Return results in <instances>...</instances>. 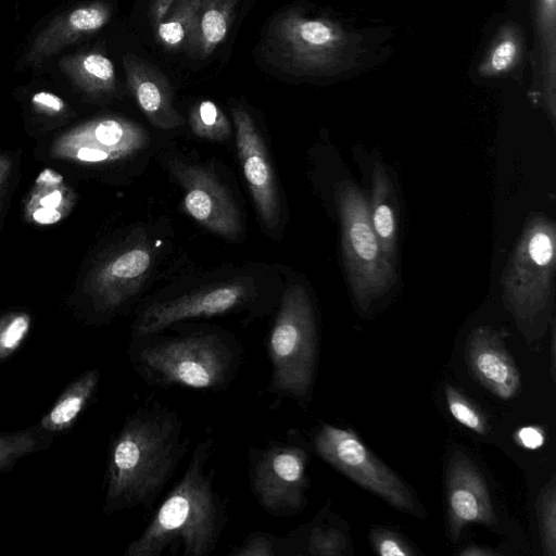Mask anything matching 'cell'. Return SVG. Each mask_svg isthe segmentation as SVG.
I'll use <instances>...</instances> for the list:
<instances>
[{
    "label": "cell",
    "mask_w": 556,
    "mask_h": 556,
    "mask_svg": "<svg viewBox=\"0 0 556 556\" xmlns=\"http://www.w3.org/2000/svg\"><path fill=\"white\" fill-rule=\"evenodd\" d=\"M31 317L28 313L16 311L0 318V361L10 357L28 334Z\"/></svg>",
    "instance_id": "30"
},
{
    "label": "cell",
    "mask_w": 556,
    "mask_h": 556,
    "mask_svg": "<svg viewBox=\"0 0 556 556\" xmlns=\"http://www.w3.org/2000/svg\"><path fill=\"white\" fill-rule=\"evenodd\" d=\"M75 204V193L53 169H43L30 189L24 213L27 222L48 226L65 218Z\"/></svg>",
    "instance_id": "20"
},
{
    "label": "cell",
    "mask_w": 556,
    "mask_h": 556,
    "mask_svg": "<svg viewBox=\"0 0 556 556\" xmlns=\"http://www.w3.org/2000/svg\"><path fill=\"white\" fill-rule=\"evenodd\" d=\"M525 35L514 22L503 24L482 56L477 73L481 77H496L515 70L525 53Z\"/></svg>",
    "instance_id": "25"
},
{
    "label": "cell",
    "mask_w": 556,
    "mask_h": 556,
    "mask_svg": "<svg viewBox=\"0 0 556 556\" xmlns=\"http://www.w3.org/2000/svg\"><path fill=\"white\" fill-rule=\"evenodd\" d=\"M539 86L554 123L556 104V0H534Z\"/></svg>",
    "instance_id": "21"
},
{
    "label": "cell",
    "mask_w": 556,
    "mask_h": 556,
    "mask_svg": "<svg viewBox=\"0 0 556 556\" xmlns=\"http://www.w3.org/2000/svg\"><path fill=\"white\" fill-rule=\"evenodd\" d=\"M214 440L207 438L193 450L179 481L164 498L125 556H208L227 523L225 503L215 485Z\"/></svg>",
    "instance_id": "2"
},
{
    "label": "cell",
    "mask_w": 556,
    "mask_h": 556,
    "mask_svg": "<svg viewBox=\"0 0 556 556\" xmlns=\"http://www.w3.org/2000/svg\"><path fill=\"white\" fill-rule=\"evenodd\" d=\"M175 0H152L149 7V20L155 30L165 21L172 10Z\"/></svg>",
    "instance_id": "37"
},
{
    "label": "cell",
    "mask_w": 556,
    "mask_h": 556,
    "mask_svg": "<svg viewBox=\"0 0 556 556\" xmlns=\"http://www.w3.org/2000/svg\"><path fill=\"white\" fill-rule=\"evenodd\" d=\"M317 454L350 479L397 509L415 514L406 484L378 459L351 430L323 425L314 437Z\"/></svg>",
    "instance_id": "9"
},
{
    "label": "cell",
    "mask_w": 556,
    "mask_h": 556,
    "mask_svg": "<svg viewBox=\"0 0 556 556\" xmlns=\"http://www.w3.org/2000/svg\"><path fill=\"white\" fill-rule=\"evenodd\" d=\"M318 351L317 324L306 290L286 289L267 340L271 365L267 391L303 405L312 392Z\"/></svg>",
    "instance_id": "5"
},
{
    "label": "cell",
    "mask_w": 556,
    "mask_h": 556,
    "mask_svg": "<svg viewBox=\"0 0 556 556\" xmlns=\"http://www.w3.org/2000/svg\"><path fill=\"white\" fill-rule=\"evenodd\" d=\"M152 266L149 245H125L103 260L87 280V292L103 312L117 309L141 288Z\"/></svg>",
    "instance_id": "14"
},
{
    "label": "cell",
    "mask_w": 556,
    "mask_h": 556,
    "mask_svg": "<svg viewBox=\"0 0 556 556\" xmlns=\"http://www.w3.org/2000/svg\"><path fill=\"white\" fill-rule=\"evenodd\" d=\"M123 66L129 90L154 127L168 130L186 124L173 104L169 80L156 66L135 53L124 54Z\"/></svg>",
    "instance_id": "18"
},
{
    "label": "cell",
    "mask_w": 556,
    "mask_h": 556,
    "mask_svg": "<svg viewBox=\"0 0 556 556\" xmlns=\"http://www.w3.org/2000/svg\"><path fill=\"white\" fill-rule=\"evenodd\" d=\"M239 0H205L191 24L184 49L193 60L207 58L227 37Z\"/></svg>",
    "instance_id": "19"
},
{
    "label": "cell",
    "mask_w": 556,
    "mask_h": 556,
    "mask_svg": "<svg viewBox=\"0 0 556 556\" xmlns=\"http://www.w3.org/2000/svg\"><path fill=\"white\" fill-rule=\"evenodd\" d=\"M169 170L184 190L188 214L210 231L229 240L242 235V223L229 191L204 166L169 162Z\"/></svg>",
    "instance_id": "12"
},
{
    "label": "cell",
    "mask_w": 556,
    "mask_h": 556,
    "mask_svg": "<svg viewBox=\"0 0 556 556\" xmlns=\"http://www.w3.org/2000/svg\"><path fill=\"white\" fill-rule=\"evenodd\" d=\"M518 442L526 448H538L544 442V434L539 427L527 426L522 427L516 433Z\"/></svg>",
    "instance_id": "36"
},
{
    "label": "cell",
    "mask_w": 556,
    "mask_h": 556,
    "mask_svg": "<svg viewBox=\"0 0 556 556\" xmlns=\"http://www.w3.org/2000/svg\"><path fill=\"white\" fill-rule=\"evenodd\" d=\"M447 513L450 534L457 540L469 523L495 522L493 504L488 485L471 462L462 451H456L446 472Z\"/></svg>",
    "instance_id": "15"
},
{
    "label": "cell",
    "mask_w": 556,
    "mask_h": 556,
    "mask_svg": "<svg viewBox=\"0 0 556 556\" xmlns=\"http://www.w3.org/2000/svg\"><path fill=\"white\" fill-rule=\"evenodd\" d=\"M249 477L253 495L268 514L287 517L305 506L307 452L289 442L252 448Z\"/></svg>",
    "instance_id": "8"
},
{
    "label": "cell",
    "mask_w": 556,
    "mask_h": 556,
    "mask_svg": "<svg viewBox=\"0 0 556 556\" xmlns=\"http://www.w3.org/2000/svg\"><path fill=\"white\" fill-rule=\"evenodd\" d=\"M371 542L376 552L381 556L414 555L410 547L399 535L384 529L372 531Z\"/></svg>",
    "instance_id": "34"
},
{
    "label": "cell",
    "mask_w": 556,
    "mask_h": 556,
    "mask_svg": "<svg viewBox=\"0 0 556 556\" xmlns=\"http://www.w3.org/2000/svg\"><path fill=\"white\" fill-rule=\"evenodd\" d=\"M205 0H175L167 17L154 30L156 41L168 50L184 47L188 30Z\"/></svg>",
    "instance_id": "26"
},
{
    "label": "cell",
    "mask_w": 556,
    "mask_h": 556,
    "mask_svg": "<svg viewBox=\"0 0 556 556\" xmlns=\"http://www.w3.org/2000/svg\"><path fill=\"white\" fill-rule=\"evenodd\" d=\"M128 355L136 372L149 384L219 391L236 377L242 350L226 333L198 330L172 337H136Z\"/></svg>",
    "instance_id": "3"
},
{
    "label": "cell",
    "mask_w": 556,
    "mask_h": 556,
    "mask_svg": "<svg viewBox=\"0 0 556 556\" xmlns=\"http://www.w3.org/2000/svg\"><path fill=\"white\" fill-rule=\"evenodd\" d=\"M188 123L195 136L207 140L223 141L229 138L231 134L228 118L210 100L200 101L191 106Z\"/></svg>",
    "instance_id": "28"
},
{
    "label": "cell",
    "mask_w": 556,
    "mask_h": 556,
    "mask_svg": "<svg viewBox=\"0 0 556 556\" xmlns=\"http://www.w3.org/2000/svg\"><path fill=\"white\" fill-rule=\"evenodd\" d=\"M346 545L344 534L324 526H314L307 535L306 553L315 556H339Z\"/></svg>",
    "instance_id": "32"
},
{
    "label": "cell",
    "mask_w": 556,
    "mask_h": 556,
    "mask_svg": "<svg viewBox=\"0 0 556 556\" xmlns=\"http://www.w3.org/2000/svg\"><path fill=\"white\" fill-rule=\"evenodd\" d=\"M99 380L98 369L85 371L64 390L41 418L38 427L46 433L62 432L72 428L96 393Z\"/></svg>",
    "instance_id": "24"
},
{
    "label": "cell",
    "mask_w": 556,
    "mask_h": 556,
    "mask_svg": "<svg viewBox=\"0 0 556 556\" xmlns=\"http://www.w3.org/2000/svg\"><path fill=\"white\" fill-rule=\"evenodd\" d=\"M12 170V160L5 153H0V197L2 195Z\"/></svg>",
    "instance_id": "38"
},
{
    "label": "cell",
    "mask_w": 556,
    "mask_h": 556,
    "mask_svg": "<svg viewBox=\"0 0 556 556\" xmlns=\"http://www.w3.org/2000/svg\"><path fill=\"white\" fill-rule=\"evenodd\" d=\"M112 7L103 1L85 3L53 18L34 39L24 58V66L38 65L76 40L104 27Z\"/></svg>",
    "instance_id": "17"
},
{
    "label": "cell",
    "mask_w": 556,
    "mask_h": 556,
    "mask_svg": "<svg viewBox=\"0 0 556 556\" xmlns=\"http://www.w3.org/2000/svg\"><path fill=\"white\" fill-rule=\"evenodd\" d=\"M31 103L36 111L49 116L61 115L66 108L60 97L48 91H39L33 94Z\"/></svg>",
    "instance_id": "35"
},
{
    "label": "cell",
    "mask_w": 556,
    "mask_h": 556,
    "mask_svg": "<svg viewBox=\"0 0 556 556\" xmlns=\"http://www.w3.org/2000/svg\"><path fill=\"white\" fill-rule=\"evenodd\" d=\"M190 445L178 414L150 401L128 415L108 457L104 513L150 508Z\"/></svg>",
    "instance_id": "1"
},
{
    "label": "cell",
    "mask_w": 556,
    "mask_h": 556,
    "mask_svg": "<svg viewBox=\"0 0 556 556\" xmlns=\"http://www.w3.org/2000/svg\"><path fill=\"white\" fill-rule=\"evenodd\" d=\"M459 554L462 556H490L495 555L496 552L480 546H469L462 551Z\"/></svg>",
    "instance_id": "39"
},
{
    "label": "cell",
    "mask_w": 556,
    "mask_h": 556,
    "mask_svg": "<svg viewBox=\"0 0 556 556\" xmlns=\"http://www.w3.org/2000/svg\"><path fill=\"white\" fill-rule=\"evenodd\" d=\"M59 65L71 81L88 96H108L116 89L114 65L100 52L67 55L60 60Z\"/></svg>",
    "instance_id": "23"
},
{
    "label": "cell",
    "mask_w": 556,
    "mask_h": 556,
    "mask_svg": "<svg viewBox=\"0 0 556 556\" xmlns=\"http://www.w3.org/2000/svg\"><path fill=\"white\" fill-rule=\"evenodd\" d=\"M465 353L471 375L491 393L510 400L519 392V370L493 328H475L466 341Z\"/></svg>",
    "instance_id": "16"
},
{
    "label": "cell",
    "mask_w": 556,
    "mask_h": 556,
    "mask_svg": "<svg viewBox=\"0 0 556 556\" xmlns=\"http://www.w3.org/2000/svg\"><path fill=\"white\" fill-rule=\"evenodd\" d=\"M148 134L139 124L119 116L84 122L58 136L50 155L80 164H106L143 150Z\"/></svg>",
    "instance_id": "10"
},
{
    "label": "cell",
    "mask_w": 556,
    "mask_h": 556,
    "mask_svg": "<svg viewBox=\"0 0 556 556\" xmlns=\"http://www.w3.org/2000/svg\"><path fill=\"white\" fill-rule=\"evenodd\" d=\"M536 516L543 554L556 555V485L553 478L540 492L536 504Z\"/></svg>",
    "instance_id": "29"
},
{
    "label": "cell",
    "mask_w": 556,
    "mask_h": 556,
    "mask_svg": "<svg viewBox=\"0 0 556 556\" xmlns=\"http://www.w3.org/2000/svg\"><path fill=\"white\" fill-rule=\"evenodd\" d=\"M49 442L39 427L0 433V472L11 469L18 459L45 448Z\"/></svg>",
    "instance_id": "27"
},
{
    "label": "cell",
    "mask_w": 556,
    "mask_h": 556,
    "mask_svg": "<svg viewBox=\"0 0 556 556\" xmlns=\"http://www.w3.org/2000/svg\"><path fill=\"white\" fill-rule=\"evenodd\" d=\"M555 223L535 214L526 223L502 275L503 299L518 324L533 321L553 302Z\"/></svg>",
    "instance_id": "7"
},
{
    "label": "cell",
    "mask_w": 556,
    "mask_h": 556,
    "mask_svg": "<svg viewBox=\"0 0 556 556\" xmlns=\"http://www.w3.org/2000/svg\"><path fill=\"white\" fill-rule=\"evenodd\" d=\"M232 118L238 155L254 205L264 227L274 231L280 219V200L265 142L243 106L232 108Z\"/></svg>",
    "instance_id": "13"
},
{
    "label": "cell",
    "mask_w": 556,
    "mask_h": 556,
    "mask_svg": "<svg viewBox=\"0 0 556 556\" xmlns=\"http://www.w3.org/2000/svg\"><path fill=\"white\" fill-rule=\"evenodd\" d=\"M265 53L269 63L295 76H328L350 68L359 38L338 23L291 8L270 22Z\"/></svg>",
    "instance_id": "4"
},
{
    "label": "cell",
    "mask_w": 556,
    "mask_h": 556,
    "mask_svg": "<svg viewBox=\"0 0 556 556\" xmlns=\"http://www.w3.org/2000/svg\"><path fill=\"white\" fill-rule=\"evenodd\" d=\"M396 202L390 178L377 162L372 172L371 195L368 201L369 218L383 251L396 262L397 219Z\"/></svg>",
    "instance_id": "22"
},
{
    "label": "cell",
    "mask_w": 556,
    "mask_h": 556,
    "mask_svg": "<svg viewBox=\"0 0 556 556\" xmlns=\"http://www.w3.org/2000/svg\"><path fill=\"white\" fill-rule=\"evenodd\" d=\"M255 290L250 281L235 279L143 308L134 324L136 337L161 332L176 323L223 315L252 303Z\"/></svg>",
    "instance_id": "11"
},
{
    "label": "cell",
    "mask_w": 556,
    "mask_h": 556,
    "mask_svg": "<svg viewBox=\"0 0 556 556\" xmlns=\"http://www.w3.org/2000/svg\"><path fill=\"white\" fill-rule=\"evenodd\" d=\"M334 199L341 225V247L349 286L363 311L395 283V263L372 229L368 200L350 180L337 184Z\"/></svg>",
    "instance_id": "6"
},
{
    "label": "cell",
    "mask_w": 556,
    "mask_h": 556,
    "mask_svg": "<svg viewBox=\"0 0 556 556\" xmlns=\"http://www.w3.org/2000/svg\"><path fill=\"white\" fill-rule=\"evenodd\" d=\"M287 554L285 539L277 538L267 532H253L249 534L230 555L232 556H278Z\"/></svg>",
    "instance_id": "33"
},
{
    "label": "cell",
    "mask_w": 556,
    "mask_h": 556,
    "mask_svg": "<svg viewBox=\"0 0 556 556\" xmlns=\"http://www.w3.org/2000/svg\"><path fill=\"white\" fill-rule=\"evenodd\" d=\"M445 395L448 410L459 424L479 434L489 431L483 414L457 389L446 386Z\"/></svg>",
    "instance_id": "31"
}]
</instances>
